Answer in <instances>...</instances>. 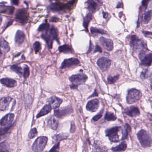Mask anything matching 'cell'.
<instances>
[{
    "label": "cell",
    "mask_w": 152,
    "mask_h": 152,
    "mask_svg": "<svg viewBox=\"0 0 152 152\" xmlns=\"http://www.w3.org/2000/svg\"><path fill=\"white\" fill-rule=\"evenodd\" d=\"M130 44L133 50L135 51H139L140 53L146 52V50H148L146 43L143 39L140 38L136 35L131 36Z\"/></svg>",
    "instance_id": "1"
},
{
    "label": "cell",
    "mask_w": 152,
    "mask_h": 152,
    "mask_svg": "<svg viewBox=\"0 0 152 152\" xmlns=\"http://www.w3.org/2000/svg\"><path fill=\"white\" fill-rule=\"evenodd\" d=\"M41 37L43 39L45 40L50 49L52 48L54 40H55L57 42H59L58 39V30L53 26L46 31L45 34H43Z\"/></svg>",
    "instance_id": "2"
},
{
    "label": "cell",
    "mask_w": 152,
    "mask_h": 152,
    "mask_svg": "<svg viewBox=\"0 0 152 152\" xmlns=\"http://www.w3.org/2000/svg\"><path fill=\"white\" fill-rule=\"evenodd\" d=\"M88 78L87 76L84 74L72 75L69 78V80L72 83L70 85V88L74 89H76L79 85L84 84Z\"/></svg>",
    "instance_id": "3"
},
{
    "label": "cell",
    "mask_w": 152,
    "mask_h": 152,
    "mask_svg": "<svg viewBox=\"0 0 152 152\" xmlns=\"http://www.w3.org/2000/svg\"><path fill=\"white\" fill-rule=\"evenodd\" d=\"M139 141L144 147H150L152 145V139L149 133L145 130L142 129L137 134Z\"/></svg>",
    "instance_id": "4"
},
{
    "label": "cell",
    "mask_w": 152,
    "mask_h": 152,
    "mask_svg": "<svg viewBox=\"0 0 152 152\" xmlns=\"http://www.w3.org/2000/svg\"><path fill=\"white\" fill-rule=\"evenodd\" d=\"M122 128L120 126H115L107 129L105 131L106 136L109 138L111 142H118L120 141L119 132Z\"/></svg>",
    "instance_id": "5"
},
{
    "label": "cell",
    "mask_w": 152,
    "mask_h": 152,
    "mask_svg": "<svg viewBox=\"0 0 152 152\" xmlns=\"http://www.w3.org/2000/svg\"><path fill=\"white\" fill-rule=\"evenodd\" d=\"M47 141L48 138L47 137L42 136L38 137L32 145V150L34 152H42L46 147Z\"/></svg>",
    "instance_id": "6"
},
{
    "label": "cell",
    "mask_w": 152,
    "mask_h": 152,
    "mask_svg": "<svg viewBox=\"0 0 152 152\" xmlns=\"http://www.w3.org/2000/svg\"><path fill=\"white\" fill-rule=\"evenodd\" d=\"M142 97V94L139 90L135 89H129L127 96V102L128 104H132L139 101Z\"/></svg>",
    "instance_id": "7"
},
{
    "label": "cell",
    "mask_w": 152,
    "mask_h": 152,
    "mask_svg": "<svg viewBox=\"0 0 152 152\" xmlns=\"http://www.w3.org/2000/svg\"><path fill=\"white\" fill-rule=\"evenodd\" d=\"M15 19L17 22L21 24L27 23L29 19V14L27 10L25 9H18L16 13Z\"/></svg>",
    "instance_id": "8"
},
{
    "label": "cell",
    "mask_w": 152,
    "mask_h": 152,
    "mask_svg": "<svg viewBox=\"0 0 152 152\" xmlns=\"http://www.w3.org/2000/svg\"><path fill=\"white\" fill-rule=\"evenodd\" d=\"M73 111V109L71 106L66 107L61 109L55 110L54 114L56 118H62L67 116L70 114Z\"/></svg>",
    "instance_id": "9"
},
{
    "label": "cell",
    "mask_w": 152,
    "mask_h": 152,
    "mask_svg": "<svg viewBox=\"0 0 152 152\" xmlns=\"http://www.w3.org/2000/svg\"><path fill=\"white\" fill-rule=\"evenodd\" d=\"M102 4V0H88L87 8L91 13H94L98 10L99 6Z\"/></svg>",
    "instance_id": "10"
},
{
    "label": "cell",
    "mask_w": 152,
    "mask_h": 152,
    "mask_svg": "<svg viewBox=\"0 0 152 152\" xmlns=\"http://www.w3.org/2000/svg\"><path fill=\"white\" fill-rule=\"evenodd\" d=\"M80 64V61L79 60L76 58L72 57L70 59L64 60L62 62L60 68L62 69L70 68L73 66H77Z\"/></svg>",
    "instance_id": "11"
},
{
    "label": "cell",
    "mask_w": 152,
    "mask_h": 152,
    "mask_svg": "<svg viewBox=\"0 0 152 152\" xmlns=\"http://www.w3.org/2000/svg\"><path fill=\"white\" fill-rule=\"evenodd\" d=\"M111 60L106 57H103L98 60L97 64L100 69L103 71H107L111 65Z\"/></svg>",
    "instance_id": "12"
},
{
    "label": "cell",
    "mask_w": 152,
    "mask_h": 152,
    "mask_svg": "<svg viewBox=\"0 0 152 152\" xmlns=\"http://www.w3.org/2000/svg\"><path fill=\"white\" fill-rule=\"evenodd\" d=\"M99 42L102 46L108 51H111L113 48V42L110 39L104 37H101L99 38Z\"/></svg>",
    "instance_id": "13"
},
{
    "label": "cell",
    "mask_w": 152,
    "mask_h": 152,
    "mask_svg": "<svg viewBox=\"0 0 152 152\" xmlns=\"http://www.w3.org/2000/svg\"><path fill=\"white\" fill-rule=\"evenodd\" d=\"M99 107V101L97 99H94L88 102L86 106V110L89 111L94 112L97 110Z\"/></svg>",
    "instance_id": "14"
},
{
    "label": "cell",
    "mask_w": 152,
    "mask_h": 152,
    "mask_svg": "<svg viewBox=\"0 0 152 152\" xmlns=\"http://www.w3.org/2000/svg\"><path fill=\"white\" fill-rule=\"evenodd\" d=\"M48 102L52 109H55L59 108L63 102V100L57 97H52L48 100Z\"/></svg>",
    "instance_id": "15"
},
{
    "label": "cell",
    "mask_w": 152,
    "mask_h": 152,
    "mask_svg": "<svg viewBox=\"0 0 152 152\" xmlns=\"http://www.w3.org/2000/svg\"><path fill=\"white\" fill-rule=\"evenodd\" d=\"M14 118V114L12 113L7 114L0 120V124L1 126H6L11 124Z\"/></svg>",
    "instance_id": "16"
},
{
    "label": "cell",
    "mask_w": 152,
    "mask_h": 152,
    "mask_svg": "<svg viewBox=\"0 0 152 152\" xmlns=\"http://www.w3.org/2000/svg\"><path fill=\"white\" fill-rule=\"evenodd\" d=\"M124 113L131 117H136L139 115L140 112L136 107L131 106L124 110Z\"/></svg>",
    "instance_id": "17"
},
{
    "label": "cell",
    "mask_w": 152,
    "mask_h": 152,
    "mask_svg": "<svg viewBox=\"0 0 152 152\" xmlns=\"http://www.w3.org/2000/svg\"><path fill=\"white\" fill-rule=\"evenodd\" d=\"M12 100V98L10 97H5L0 99V110L1 111L5 110Z\"/></svg>",
    "instance_id": "18"
},
{
    "label": "cell",
    "mask_w": 152,
    "mask_h": 152,
    "mask_svg": "<svg viewBox=\"0 0 152 152\" xmlns=\"http://www.w3.org/2000/svg\"><path fill=\"white\" fill-rule=\"evenodd\" d=\"M0 82L6 87L9 88L15 87L17 85V81L15 80L10 78H2L0 80Z\"/></svg>",
    "instance_id": "19"
},
{
    "label": "cell",
    "mask_w": 152,
    "mask_h": 152,
    "mask_svg": "<svg viewBox=\"0 0 152 152\" xmlns=\"http://www.w3.org/2000/svg\"><path fill=\"white\" fill-rule=\"evenodd\" d=\"M141 61V64L146 66H150L152 64V54L151 52L148 54L145 55L143 58L140 60Z\"/></svg>",
    "instance_id": "20"
},
{
    "label": "cell",
    "mask_w": 152,
    "mask_h": 152,
    "mask_svg": "<svg viewBox=\"0 0 152 152\" xmlns=\"http://www.w3.org/2000/svg\"><path fill=\"white\" fill-rule=\"evenodd\" d=\"M25 35L22 31L18 30L15 35V42L18 45L22 44L25 41Z\"/></svg>",
    "instance_id": "21"
},
{
    "label": "cell",
    "mask_w": 152,
    "mask_h": 152,
    "mask_svg": "<svg viewBox=\"0 0 152 152\" xmlns=\"http://www.w3.org/2000/svg\"><path fill=\"white\" fill-rule=\"evenodd\" d=\"M15 8L13 6H7L0 5V13L6 14H13Z\"/></svg>",
    "instance_id": "22"
},
{
    "label": "cell",
    "mask_w": 152,
    "mask_h": 152,
    "mask_svg": "<svg viewBox=\"0 0 152 152\" xmlns=\"http://www.w3.org/2000/svg\"><path fill=\"white\" fill-rule=\"evenodd\" d=\"M77 0H70L66 4H60L61 8L62 10L70 11L73 8L74 5L76 3Z\"/></svg>",
    "instance_id": "23"
},
{
    "label": "cell",
    "mask_w": 152,
    "mask_h": 152,
    "mask_svg": "<svg viewBox=\"0 0 152 152\" xmlns=\"http://www.w3.org/2000/svg\"><path fill=\"white\" fill-rule=\"evenodd\" d=\"M48 126L53 130H56L59 125V121L54 117H51L47 122Z\"/></svg>",
    "instance_id": "24"
},
{
    "label": "cell",
    "mask_w": 152,
    "mask_h": 152,
    "mask_svg": "<svg viewBox=\"0 0 152 152\" xmlns=\"http://www.w3.org/2000/svg\"><path fill=\"white\" fill-rule=\"evenodd\" d=\"M52 108L49 105H46L42 108L39 113L37 114L36 118H37L43 117L49 114Z\"/></svg>",
    "instance_id": "25"
},
{
    "label": "cell",
    "mask_w": 152,
    "mask_h": 152,
    "mask_svg": "<svg viewBox=\"0 0 152 152\" xmlns=\"http://www.w3.org/2000/svg\"><path fill=\"white\" fill-rule=\"evenodd\" d=\"M92 19H93V15H92V13H88L86 14V17L84 18L83 26H84V28L86 32H88V26L89 24Z\"/></svg>",
    "instance_id": "26"
},
{
    "label": "cell",
    "mask_w": 152,
    "mask_h": 152,
    "mask_svg": "<svg viewBox=\"0 0 152 152\" xmlns=\"http://www.w3.org/2000/svg\"><path fill=\"white\" fill-rule=\"evenodd\" d=\"M0 48L5 52H8L10 50L9 44L3 38L0 40Z\"/></svg>",
    "instance_id": "27"
},
{
    "label": "cell",
    "mask_w": 152,
    "mask_h": 152,
    "mask_svg": "<svg viewBox=\"0 0 152 152\" xmlns=\"http://www.w3.org/2000/svg\"><path fill=\"white\" fill-rule=\"evenodd\" d=\"M151 18H152V10H149L145 12L143 14L141 17L142 23L145 24H148L151 20Z\"/></svg>",
    "instance_id": "28"
},
{
    "label": "cell",
    "mask_w": 152,
    "mask_h": 152,
    "mask_svg": "<svg viewBox=\"0 0 152 152\" xmlns=\"http://www.w3.org/2000/svg\"><path fill=\"white\" fill-rule=\"evenodd\" d=\"M127 144L125 141L122 142L118 146L111 149V150L114 152H120L125 151L127 149Z\"/></svg>",
    "instance_id": "29"
},
{
    "label": "cell",
    "mask_w": 152,
    "mask_h": 152,
    "mask_svg": "<svg viewBox=\"0 0 152 152\" xmlns=\"http://www.w3.org/2000/svg\"><path fill=\"white\" fill-rule=\"evenodd\" d=\"M59 50L60 52L64 53H72L73 52L72 48L70 46L66 44L59 47Z\"/></svg>",
    "instance_id": "30"
},
{
    "label": "cell",
    "mask_w": 152,
    "mask_h": 152,
    "mask_svg": "<svg viewBox=\"0 0 152 152\" xmlns=\"http://www.w3.org/2000/svg\"><path fill=\"white\" fill-rule=\"evenodd\" d=\"M11 70L14 71V72L17 73L19 75L20 77L23 75V70L22 68L20 66L17 65H14L10 67Z\"/></svg>",
    "instance_id": "31"
},
{
    "label": "cell",
    "mask_w": 152,
    "mask_h": 152,
    "mask_svg": "<svg viewBox=\"0 0 152 152\" xmlns=\"http://www.w3.org/2000/svg\"><path fill=\"white\" fill-rule=\"evenodd\" d=\"M91 32L93 35H95V34H108L107 32L105 30L102 29H98V28H95V27H91L90 29Z\"/></svg>",
    "instance_id": "32"
},
{
    "label": "cell",
    "mask_w": 152,
    "mask_h": 152,
    "mask_svg": "<svg viewBox=\"0 0 152 152\" xmlns=\"http://www.w3.org/2000/svg\"><path fill=\"white\" fill-rule=\"evenodd\" d=\"M49 9L54 12H59L62 10L61 8L60 4L57 3H52L49 5Z\"/></svg>",
    "instance_id": "33"
},
{
    "label": "cell",
    "mask_w": 152,
    "mask_h": 152,
    "mask_svg": "<svg viewBox=\"0 0 152 152\" xmlns=\"http://www.w3.org/2000/svg\"><path fill=\"white\" fill-rule=\"evenodd\" d=\"M10 152V147L7 143L4 142L0 144V152Z\"/></svg>",
    "instance_id": "34"
},
{
    "label": "cell",
    "mask_w": 152,
    "mask_h": 152,
    "mask_svg": "<svg viewBox=\"0 0 152 152\" xmlns=\"http://www.w3.org/2000/svg\"><path fill=\"white\" fill-rule=\"evenodd\" d=\"M68 136V135H66V134H60V135H56L54 136V140L55 142H59L61 141L67 139Z\"/></svg>",
    "instance_id": "35"
},
{
    "label": "cell",
    "mask_w": 152,
    "mask_h": 152,
    "mask_svg": "<svg viewBox=\"0 0 152 152\" xmlns=\"http://www.w3.org/2000/svg\"><path fill=\"white\" fill-rule=\"evenodd\" d=\"M116 117L113 113L107 112L105 119L107 121H114L116 119Z\"/></svg>",
    "instance_id": "36"
},
{
    "label": "cell",
    "mask_w": 152,
    "mask_h": 152,
    "mask_svg": "<svg viewBox=\"0 0 152 152\" xmlns=\"http://www.w3.org/2000/svg\"><path fill=\"white\" fill-rule=\"evenodd\" d=\"M50 28V25L47 23H43L40 25L38 29V31L39 32H43V31H47L49 30Z\"/></svg>",
    "instance_id": "37"
},
{
    "label": "cell",
    "mask_w": 152,
    "mask_h": 152,
    "mask_svg": "<svg viewBox=\"0 0 152 152\" xmlns=\"http://www.w3.org/2000/svg\"><path fill=\"white\" fill-rule=\"evenodd\" d=\"M119 78V75H115L113 77L108 76L107 78V82L109 84H114Z\"/></svg>",
    "instance_id": "38"
},
{
    "label": "cell",
    "mask_w": 152,
    "mask_h": 152,
    "mask_svg": "<svg viewBox=\"0 0 152 152\" xmlns=\"http://www.w3.org/2000/svg\"><path fill=\"white\" fill-rule=\"evenodd\" d=\"M12 126H13L11 125V126L5 127L1 128H0V136L6 135V133H8V132L10 130V129H11Z\"/></svg>",
    "instance_id": "39"
},
{
    "label": "cell",
    "mask_w": 152,
    "mask_h": 152,
    "mask_svg": "<svg viewBox=\"0 0 152 152\" xmlns=\"http://www.w3.org/2000/svg\"><path fill=\"white\" fill-rule=\"evenodd\" d=\"M38 135V131L36 128H34L31 129L29 133V137L30 139H33L34 138Z\"/></svg>",
    "instance_id": "40"
},
{
    "label": "cell",
    "mask_w": 152,
    "mask_h": 152,
    "mask_svg": "<svg viewBox=\"0 0 152 152\" xmlns=\"http://www.w3.org/2000/svg\"><path fill=\"white\" fill-rule=\"evenodd\" d=\"M30 75V69L28 65H25L23 71V76L25 79H26L29 77Z\"/></svg>",
    "instance_id": "41"
},
{
    "label": "cell",
    "mask_w": 152,
    "mask_h": 152,
    "mask_svg": "<svg viewBox=\"0 0 152 152\" xmlns=\"http://www.w3.org/2000/svg\"><path fill=\"white\" fill-rule=\"evenodd\" d=\"M33 47L36 53H38L41 50L42 48L41 43L39 42H35L33 44Z\"/></svg>",
    "instance_id": "42"
},
{
    "label": "cell",
    "mask_w": 152,
    "mask_h": 152,
    "mask_svg": "<svg viewBox=\"0 0 152 152\" xmlns=\"http://www.w3.org/2000/svg\"><path fill=\"white\" fill-rule=\"evenodd\" d=\"M148 73V69H145V70H143L142 72H141V78L143 79V80L147 79L149 76Z\"/></svg>",
    "instance_id": "43"
},
{
    "label": "cell",
    "mask_w": 152,
    "mask_h": 152,
    "mask_svg": "<svg viewBox=\"0 0 152 152\" xmlns=\"http://www.w3.org/2000/svg\"><path fill=\"white\" fill-rule=\"evenodd\" d=\"M59 145L60 142H59L53 146L49 152H59Z\"/></svg>",
    "instance_id": "44"
},
{
    "label": "cell",
    "mask_w": 152,
    "mask_h": 152,
    "mask_svg": "<svg viewBox=\"0 0 152 152\" xmlns=\"http://www.w3.org/2000/svg\"><path fill=\"white\" fill-rule=\"evenodd\" d=\"M103 116V111H101L99 114H98L93 118V120L95 122H97L100 119L102 118Z\"/></svg>",
    "instance_id": "45"
},
{
    "label": "cell",
    "mask_w": 152,
    "mask_h": 152,
    "mask_svg": "<svg viewBox=\"0 0 152 152\" xmlns=\"http://www.w3.org/2000/svg\"><path fill=\"white\" fill-rule=\"evenodd\" d=\"M150 0H143L142 1V7L144 8V9H145L148 5L149 3Z\"/></svg>",
    "instance_id": "46"
},
{
    "label": "cell",
    "mask_w": 152,
    "mask_h": 152,
    "mask_svg": "<svg viewBox=\"0 0 152 152\" xmlns=\"http://www.w3.org/2000/svg\"><path fill=\"white\" fill-rule=\"evenodd\" d=\"M102 52V48H101V47L98 46V45H96L94 53H95L97 52Z\"/></svg>",
    "instance_id": "47"
},
{
    "label": "cell",
    "mask_w": 152,
    "mask_h": 152,
    "mask_svg": "<svg viewBox=\"0 0 152 152\" xmlns=\"http://www.w3.org/2000/svg\"><path fill=\"white\" fill-rule=\"evenodd\" d=\"M143 34H144L145 37H150L151 38V36H152V33L151 32H149V31H143L142 32Z\"/></svg>",
    "instance_id": "48"
},
{
    "label": "cell",
    "mask_w": 152,
    "mask_h": 152,
    "mask_svg": "<svg viewBox=\"0 0 152 152\" xmlns=\"http://www.w3.org/2000/svg\"><path fill=\"white\" fill-rule=\"evenodd\" d=\"M75 129H76V127H75V124L74 122H72L71 124V129H70V131L71 132H75Z\"/></svg>",
    "instance_id": "49"
},
{
    "label": "cell",
    "mask_w": 152,
    "mask_h": 152,
    "mask_svg": "<svg viewBox=\"0 0 152 152\" xmlns=\"http://www.w3.org/2000/svg\"><path fill=\"white\" fill-rule=\"evenodd\" d=\"M20 0H11V2L12 4L15 5H19Z\"/></svg>",
    "instance_id": "50"
},
{
    "label": "cell",
    "mask_w": 152,
    "mask_h": 152,
    "mask_svg": "<svg viewBox=\"0 0 152 152\" xmlns=\"http://www.w3.org/2000/svg\"><path fill=\"white\" fill-rule=\"evenodd\" d=\"M103 17L105 19H106L108 17V16H109V13L107 12H103Z\"/></svg>",
    "instance_id": "51"
},
{
    "label": "cell",
    "mask_w": 152,
    "mask_h": 152,
    "mask_svg": "<svg viewBox=\"0 0 152 152\" xmlns=\"http://www.w3.org/2000/svg\"><path fill=\"white\" fill-rule=\"evenodd\" d=\"M59 20V19L57 17H53L51 18V19L50 20L51 22H57Z\"/></svg>",
    "instance_id": "52"
},
{
    "label": "cell",
    "mask_w": 152,
    "mask_h": 152,
    "mask_svg": "<svg viewBox=\"0 0 152 152\" xmlns=\"http://www.w3.org/2000/svg\"><path fill=\"white\" fill-rule=\"evenodd\" d=\"M116 8H123V5L122 2H119L116 6Z\"/></svg>",
    "instance_id": "53"
},
{
    "label": "cell",
    "mask_w": 152,
    "mask_h": 152,
    "mask_svg": "<svg viewBox=\"0 0 152 152\" xmlns=\"http://www.w3.org/2000/svg\"><path fill=\"white\" fill-rule=\"evenodd\" d=\"M96 96H98V93H97L96 89H95V90L94 93H93V95L90 96V97H89V98H92V97H96Z\"/></svg>",
    "instance_id": "54"
},
{
    "label": "cell",
    "mask_w": 152,
    "mask_h": 152,
    "mask_svg": "<svg viewBox=\"0 0 152 152\" xmlns=\"http://www.w3.org/2000/svg\"><path fill=\"white\" fill-rule=\"evenodd\" d=\"M13 21H12H12H9V22H8V24H7V26H6V27H5V29L7 28V27H9V26H10V25H12V23H13Z\"/></svg>",
    "instance_id": "55"
},
{
    "label": "cell",
    "mask_w": 152,
    "mask_h": 152,
    "mask_svg": "<svg viewBox=\"0 0 152 152\" xmlns=\"http://www.w3.org/2000/svg\"><path fill=\"white\" fill-rule=\"evenodd\" d=\"M2 17H1V16H0V25H1V22H2Z\"/></svg>",
    "instance_id": "56"
},
{
    "label": "cell",
    "mask_w": 152,
    "mask_h": 152,
    "mask_svg": "<svg viewBox=\"0 0 152 152\" xmlns=\"http://www.w3.org/2000/svg\"><path fill=\"white\" fill-rule=\"evenodd\" d=\"M2 54V51H1V48H0V56H1V55Z\"/></svg>",
    "instance_id": "57"
},
{
    "label": "cell",
    "mask_w": 152,
    "mask_h": 152,
    "mask_svg": "<svg viewBox=\"0 0 152 152\" xmlns=\"http://www.w3.org/2000/svg\"><path fill=\"white\" fill-rule=\"evenodd\" d=\"M55 1H58V0H55Z\"/></svg>",
    "instance_id": "58"
},
{
    "label": "cell",
    "mask_w": 152,
    "mask_h": 152,
    "mask_svg": "<svg viewBox=\"0 0 152 152\" xmlns=\"http://www.w3.org/2000/svg\"></svg>",
    "instance_id": "59"
}]
</instances>
